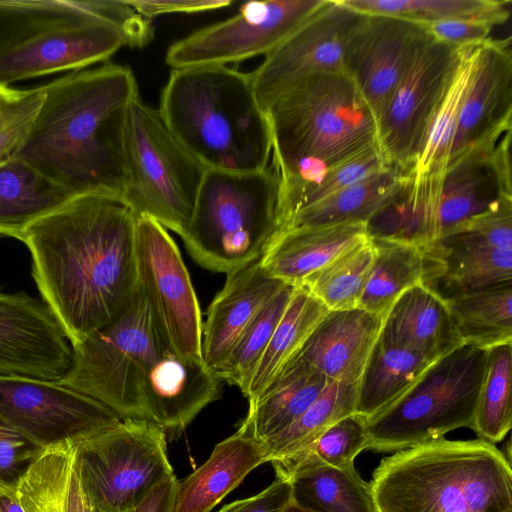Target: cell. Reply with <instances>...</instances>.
Returning <instances> with one entry per match:
<instances>
[{"label":"cell","mask_w":512,"mask_h":512,"mask_svg":"<svg viewBox=\"0 0 512 512\" xmlns=\"http://www.w3.org/2000/svg\"><path fill=\"white\" fill-rule=\"evenodd\" d=\"M283 229L281 182L272 164L247 173L207 169L181 237L196 263L228 273L260 259Z\"/></svg>","instance_id":"6"},{"label":"cell","mask_w":512,"mask_h":512,"mask_svg":"<svg viewBox=\"0 0 512 512\" xmlns=\"http://www.w3.org/2000/svg\"><path fill=\"white\" fill-rule=\"evenodd\" d=\"M285 284L270 276L260 259L227 273L202 326V358L211 370L218 372L246 326Z\"/></svg>","instance_id":"23"},{"label":"cell","mask_w":512,"mask_h":512,"mask_svg":"<svg viewBox=\"0 0 512 512\" xmlns=\"http://www.w3.org/2000/svg\"><path fill=\"white\" fill-rule=\"evenodd\" d=\"M364 14H383L421 25L446 21H483L492 25L509 17V1L500 0H342Z\"/></svg>","instance_id":"38"},{"label":"cell","mask_w":512,"mask_h":512,"mask_svg":"<svg viewBox=\"0 0 512 512\" xmlns=\"http://www.w3.org/2000/svg\"><path fill=\"white\" fill-rule=\"evenodd\" d=\"M478 45L463 48L458 67L431 120L422 151L412 170L429 171L446 167Z\"/></svg>","instance_id":"43"},{"label":"cell","mask_w":512,"mask_h":512,"mask_svg":"<svg viewBox=\"0 0 512 512\" xmlns=\"http://www.w3.org/2000/svg\"><path fill=\"white\" fill-rule=\"evenodd\" d=\"M329 382L310 363L295 356L249 406L240 427L263 443L295 422Z\"/></svg>","instance_id":"29"},{"label":"cell","mask_w":512,"mask_h":512,"mask_svg":"<svg viewBox=\"0 0 512 512\" xmlns=\"http://www.w3.org/2000/svg\"><path fill=\"white\" fill-rule=\"evenodd\" d=\"M139 14L151 18L169 13H196L228 7L231 0H129Z\"/></svg>","instance_id":"50"},{"label":"cell","mask_w":512,"mask_h":512,"mask_svg":"<svg viewBox=\"0 0 512 512\" xmlns=\"http://www.w3.org/2000/svg\"><path fill=\"white\" fill-rule=\"evenodd\" d=\"M379 338L431 361L463 344L446 302L421 283L404 291L391 305Z\"/></svg>","instance_id":"26"},{"label":"cell","mask_w":512,"mask_h":512,"mask_svg":"<svg viewBox=\"0 0 512 512\" xmlns=\"http://www.w3.org/2000/svg\"><path fill=\"white\" fill-rule=\"evenodd\" d=\"M0 512H25L16 485H0Z\"/></svg>","instance_id":"52"},{"label":"cell","mask_w":512,"mask_h":512,"mask_svg":"<svg viewBox=\"0 0 512 512\" xmlns=\"http://www.w3.org/2000/svg\"><path fill=\"white\" fill-rule=\"evenodd\" d=\"M94 512H135V510H133V511H97V510H94Z\"/></svg>","instance_id":"55"},{"label":"cell","mask_w":512,"mask_h":512,"mask_svg":"<svg viewBox=\"0 0 512 512\" xmlns=\"http://www.w3.org/2000/svg\"><path fill=\"white\" fill-rule=\"evenodd\" d=\"M364 13L342 0H325L301 26L265 56L253 72L257 100L265 111L270 102L297 80L318 72H344L347 43Z\"/></svg>","instance_id":"16"},{"label":"cell","mask_w":512,"mask_h":512,"mask_svg":"<svg viewBox=\"0 0 512 512\" xmlns=\"http://www.w3.org/2000/svg\"><path fill=\"white\" fill-rule=\"evenodd\" d=\"M177 481L175 475L161 481L140 502L135 512H173Z\"/></svg>","instance_id":"51"},{"label":"cell","mask_w":512,"mask_h":512,"mask_svg":"<svg viewBox=\"0 0 512 512\" xmlns=\"http://www.w3.org/2000/svg\"><path fill=\"white\" fill-rule=\"evenodd\" d=\"M291 502L289 479L276 474L275 480L260 493L225 505L218 512H283Z\"/></svg>","instance_id":"49"},{"label":"cell","mask_w":512,"mask_h":512,"mask_svg":"<svg viewBox=\"0 0 512 512\" xmlns=\"http://www.w3.org/2000/svg\"><path fill=\"white\" fill-rule=\"evenodd\" d=\"M487 349L462 344L435 360L396 401L367 419V449L397 452L472 428Z\"/></svg>","instance_id":"7"},{"label":"cell","mask_w":512,"mask_h":512,"mask_svg":"<svg viewBox=\"0 0 512 512\" xmlns=\"http://www.w3.org/2000/svg\"><path fill=\"white\" fill-rule=\"evenodd\" d=\"M360 222L283 229L270 243L260 263L272 277L299 286L312 273L366 239Z\"/></svg>","instance_id":"25"},{"label":"cell","mask_w":512,"mask_h":512,"mask_svg":"<svg viewBox=\"0 0 512 512\" xmlns=\"http://www.w3.org/2000/svg\"><path fill=\"white\" fill-rule=\"evenodd\" d=\"M369 483L377 512H512L510 460L478 438L397 451Z\"/></svg>","instance_id":"5"},{"label":"cell","mask_w":512,"mask_h":512,"mask_svg":"<svg viewBox=\"0 0 512 512\" xmlns=\"http://www.w3.org/2000/svg\"><path fill=\"white\" fill-rule=\"evenodd\" d=\"M44 450L0 418V485H17Z\"/></svg>","instance_id":"47"},{"label":"cell","mask_w":512,"mask_h":512,"mask_svg":"<svg viewBox=\"0 0 512 512\" xmlns=\"http://www.w3.org/2000/svg\"><path fill=\"white\" fill-rule=\"evenodd\" d=\"M373 260L374 247L367 237L309 275L299 286L304 287L328 310L357 308Z\"/></svg>","instance_id":"39"},{"label":"cell","mask_w":512,"mask_h":512,"mask_svg":"<svg viewBox=\"0 0 512 512\" xmlns=\"http://www.w3.org/2000/svg\"><path fill=\"white\" fill-rule=\"evenodd\" d=\"M137 281L168 350L202 358V315L189 272L175 241L154 219H136Z\"/></svg>","instance_id":"12"},{"label":"cell","mask_w":512,"mask_h":512,"mask_svg":"<svg viewBox=\"0 0 512 512\" xmlns=\"http://www.w3.org/2000/svg\"><path fill=\"white\" fill-rule=\"evenodd\" d=\"M428 36L424 25L383 14H364L353 32L344 53V73L376 122Z\"/></svg>","instance_id":"18"},{"label":"cell","mask_w":512,"mask_h":512,"mask_svg":"<svg viewBox=\"0 0 512 512\" xmlns=\"http://www.w3.org/2000/svg\"><path fill=\"white\" fill-rule=\"evenodd\" d=\"M127 46L124 36L103 22L53 28L0 51V85L108 60Z\"/></svg>","instance_id":"20"},{"label":"cell","mask_w":512,"mask_h":512,"mask_svg":"<svg viewBox=\"0 0 512 512\" xmlns=\"http://www.w3.org/2000/svg\"><path fill=\"white\" fill-rule=\"evenodd\" d=\"M325 0H266L243 4L239 12L176 41L165 62L172 69L227 65L267 56Z\"/></svg>","instance_id":"14"},{"label":"cell","mask_w":512,"mask_h":512,"mask_svg":"<svg viewBox=\"0 0 512 512\" xmlns=\"http://www.w3.org/2000/svg\"><path fill=\"white\" fill-rule=\"evenodd\" d=\"M400 175L394 168L378 171L301 210L287 227L367 224L390 197Z\"/></svg>","instance_id":"37"},{"label":"cell","mask_w":512,"mask_h":512,"mask_svg":"<svg viewBox=\"0 0 512 512\" xmlns=\"http://www.w3.org/2000/svg\"><path fill=\"white\" fill-rule=\"evenodd\" d=\"M263 463V443L239 427L235 434L215 446L199 468L177 481L173 512H210Z\"/></svg>","instance_id":"27"},{"label":"cell","mask_w":512,"mask_h":512,"mask_svg":"<svg viewBox=\"0 0 512 512\" xmlns=\"http://www.w3.org/2000/svg\"><path fill=\"white\" fill-rule=\"evenodd\" d=\"M386 168L391 167L382 155L378 144L368 148L329 170L316 187L302 200L294 216L301 210L325 199L333 193Z\"/></svg>","instance_id":"45"},{"label":"cell","mask_w":512,"mask_h":512,"mask_svg":"<svg viewBox=\"0 0 512 512\" xmlns=\"http://www.w3.org/2000/svg\"><path fill=\"white\" fill-rule=\"evenodd\" d=\"M3 108H4V107H3ZM1 109H2V108H0V110H1Z\"/></svg>","instance_id":"56"},{"label":"cell","mask_w":512,"mask_h":512,"mask_svg":"<svg viewBox=\"0 0 512 512\" xmlns=\"http://www.w3.org/2000/svg\"><path fill=\"white\" fill-rule=\"evenodd\" d=\"M43 101L44 93L37 87L0 110V166L16 154Z\"/></svg>","instance_id":"46"},{"label":"cell","mask_w":512,"mask_h":512,"mask_svg":"<svg viewBox=\"0 0 512 512\" xmlns=\"http://www.w3.org/2000/svg\"><path fill=\"white\" fill-rule=\"evenodd\" d=\"M72 349L71 368L59 384L101 402L122 420L148 421L142 399L145 378L168 348L139 285L116 319Z\"/></svg>","instance_id":"8"},{"label":"cell","mask_w":512,"mask_h":512,"mask_svg":"<svg viewBox=\"0 0 512 512\" xmlns=\"http://www.w3.org/2000/svg\"><path fill=\"white\" fill-rule=\"evenodd\" d=\"M0 418L43 450L78 444L122 419L101 402L58 382L0 376Z\"/></svg>","instance_id":"15"},{"label":"cell","mask_w":512,"mask_h":512,"mask_svg":"<svg viewBox=\"0 0 512 512\" xmlns=\"http://www.w3.org/2000/svg\"><path fill=\"white\" fill-rule=\"evenodd\" d=\"M445 302L463 344L489 349L512 342V283Z\"/></svg>","instance_id":"35"},{"label":"cell","mask_w":512,"mask_h":512,"mask_svg":"<svg viewBox=\"0 0 512 512\" xmlns=\"http://www.w3.org/2000/svg\"><path fill=\"white\" fill-rule=\"evenodd\" d=\"M422 283L444 301L512 283V200L422 247Z\"/></svg>","instance_id":"11"},{"label":"cell","mask_w":512,"mask_h":512,"mask_svg":"<svg viewBox=\"0 0 512 512\" xmlns=\"http://www.w3.org/2000/svg\"><path fill=\"white\" fill-rule=\"evenodd\" d=\"M43 104L16 154L73 196L122 198L126 124L138 86L130 68L105 64L40 86Z\"/></svg>","instance_id":"2"},{"label":"cell","mask_w":512,"mask_h":512,"mask_svg":"<svg viewBox=\"0 0 512 512\" xmlns=\"http://www.w3.org/2000/svg\"><path fill=\"white\" fill-rule=\"evenodd\" d=\"M434 361L379 337L357 384L356 413L366 419L402 396Z\"/></svg>","instance_id":"32"},{"label":"cell","mask_w":512,"mask_h":512,"mask_svg":"<svg viewBox=\"0 0 512 512\" xmlns=\"http://www.w3.org/2000/svg\"><path fill=\"white\" fill-rule=\"evenodd\" d=\"M78 470L94 510L133 511L161 481L173 476L165 432L137 419L80 442Z\"/></svg>","instance_id":"10"},{"label":"cell","mask_w":512,"mask_h":512,"mask_svg":"<svg viewBox=\"0 0 512 512\" xmlns=\"http://www.w3.org/2000/svg\"><path fill=\"white\" fill-rule=\"evenodd\" d=\"M463 48L437 41L429 33L378 119V146L388 165L400 173L416 163Z\"/></svg>","instance_id":"13"},{"label":"cell","mask_w":512,"mask_h":512,"mask_svg":"<svg viewBox=\"0 0 512 512\" xmlns=\"http://www.w3.org/2000/svg\"><path fill=\"white\" fill-rule=\"evenodd\" d=\"M78 444L44 450L31 464L16 485L25 512H94L79 476Z\"/></svg>","instance_id":"30"},{"label":"cell","mask_w":512,"mask_h":512,"mask_svg":"<svg viewBox=\"0 0 512 512\" xmlns=\"http://www.w3.org/2000/svg\"><path fill=\"white\" fill-rule=\"evenodd\" d=\"M206 170L170 131L159 110L137 97L127 117L122 196L135 215L150 217L181 236Z\"/></svg>","instance_id":"9"},{"label":"cell","mask_w":512,"mask_h":512,"mask_svg":"<svg viewBox=\"0 0 512 512\" xmlns=\"http://www.w3.org/2000/svg\"><path fill=\"white\" fill-rule=\"evenodd\" d=\"M272 166L281 182L284 228L334 167L377 143V122L344 72L307 75L266 107Z\"/></svg>","instance_id":"3"},{"label":"cell","mask_w":512,"mask_h":512,"mask_svg":"<svg viewBox=\"0 0 512 512\" xmlns=\"http://www.w3.org/2000/svg\"><path fill=\"white\" fill-rule=\"evenodd\" d=\"M367 444V419L355 412L330 426L303 452L290 459L276 462L309 461L344 467L354 464L358 454L367 449Z\"/></svg>","instance_id":"44"},{"label":"cell","mask_w":512,"mask_h":512,"mask_svg":"<svg viewBox=\"0 0 512 512\" xmlns=\"http://www.w3.org/2000/svg\"><path fill=\"white\" fill-rule=\"evenodd\" d=\"M291 483L292 502L308 512H377L371 485L354 464L272 463Z\"/></svg>","instance_id":"28"},{"label":"cell","mask_w":512,"mask_h":512,"mask_svg":"<svg viewBox=\"0 0 512 512\" xmlns=\"http://www.w3.org/2000/svg\"><path fill=\"white\" fill-rule=\"evenodd\" d=\"M512 342L487 349L485 372L472 430L478 439L496 444L512 426Z\"/></svg>","instance_id":"40"},{"label":"cell","mask_w":512,"mask_h":512,"mask_svg":"<svg viewBox=\"0 0 512 512\" xmlns=\"http://www.w3.org/2000/svg\"><path fill=\"white\" fill-rule=\"evenodd\" d=\"M91 21L82 0L0 1V51L53 28Z\"/></svg>","instance_id":"41"},{"label":"cell","mask_w":512,"mask_h":512,"mask_svg":"<svg viewBox=\"0 0 512 512\" xmlns=\"http://www.w3.org/2000/svg\"><path fill=\"white\" fill-rule=\"evenodd\" d=\"M357 384L330 381L295 422L263 442L266 462L283 461L298 455L334 423L355 413Z\"/></svg>","instance_id":"36"},{"label":"cell","mask_w":512,"mask_h":512,"mask_svg":"<svg viewBox=\"0 0 512 512\" xmlns=\"http://www.w3.org/2000/svg\"><path fill=\"white\" fill-rule=\"evenodd\" d=\"M72 360V344L43 300L0 292V376L60 382Z\"/></svg>","instance_id":"17"},{"label":"cell","mask_w":512,"mask_h":512,"mask_svg":"<svg viewBox=\"0 0 512 512\" xmlns=\"http://www.w3.org/2000/svg\"><path fill=\"white\" fill-rule=\"evenodd\" d=\"M286 283L254 316L237 339L216 375L221 381L237 386L243 395L294 292Z\"/></svg>","instance_id":"42"},{"label":"cell","mask_w":512,"mask_h":512,"mask_svg":"<svg viewBox=\"0 0 512 512\" xmlns=\"http://www.w3.org/2000/svg\"><path fill=\"white\" fill-rule=\"evenodd\" d=\"M27 90H17L9 86L0 85V108H3L26 94Z\"/></svg>","instance_id":"53"},{"label":"cell","mask_w":512,"mask_h":512,"mask_svg":"<svg viewBox=\"0 0 512 512\" xmlns=\"http://www.w3.org/2000/svg\"><path fill=\"white\" fill-rule=\"evenodd\" d=\"M221 382L203 359H185L165 350L152 363L143 386L148 421L165 434L180 433L219 398Z\"/></svg>","instance_id":"22"},{"label":"cell","mask_w":512,"mask_h":512,"mask_svg":"<svg viewBox=\"0 0 512 512\" xmlns=\"http://www.w3.org/2000/svg\"><path fill=\"white\" fill-rule=\"evenodd\" d=\"M511 129L447 163L440 191L438 238L452 227L512 200Z\"/></svg>","instance_id":"19"},{"label":"cell","mask_w":512,"mask_h":512,"mask_svg":"<svg viewBox=\"0 0 512 512\" xmlns=\"http://www.w3.org/2000/svg\"><path fill=\"white\" fill-rule=\"evenodd\" d=\"M158 110L206 169L247 173L270 166V125L251 73L227 65L172 69Z\"/></svg>","instance_id":"4"},{"label":"cell","mask_w":512,"mask_h":512,"mask_svg":"<svg viewBox=\"0 0 512 512\" xmlns=\"http://www.w3.org/2000/svg\"><path fill=\"white\" fill-rule=\"evenodd\" d=\"M73 195L15 156L0 166V235L19 239L32 222Z\"/></svg>","instance_id":"31"},{"label":"cell","mask_w":512,"mask_h":512,"mask_svg":"<svg viewBox=\"0 0 512 512\" xmlns=\"http://www.w3.org/2000/svg\"><path fill=\"white\" fill-rule=\"evenodd\" d=\"M437 41L454 47L483 43L494 25L483 21L446 20L424 25Z\"/></svg>","instance_id":"48"},{"label":"cell","mask_w":512,"mask_h":512,"mask_svg":"<svg viewBox=\"0 0 512 512\" xmlns=\"http://www.w3.org/2000/svg\"><path fill=\"white\" fill-rule=\"evenodd\" d=\"M512 128V54L509 40L479 44L448 162Z\"/></svg>","instance_id":"21"},{"label":"cell","mask_w":512,"mask_h":512,"mask_svg":"<svg viewBox=\"0 0 512 512\" xmlns=\"http://www.w3.org/2000/svg\"><path fill=\"white\" fill-rule=\"evenodd\" d=\"M283 512H308V511L298 507L293 502H291V504Z\"/></svg>","instance_id":"54"},{"label":"cell","mask_w":512,"mask_h":512,"mask_svg":"<svg viewBox=\"0 0 512 512\" xmlns=\"http://www.w3.org/2000/svg\"><path fill=\"white\" fill-rule=\"evenodd\" d=\"M383 318L359 307L328 310L296 356L330 381L358 383Z\"/></svg>","instance_id":"24"},{"label":"cell","mask_w":512,"mask_h":512,"mask_svg":"<svg viewBox=\"0 0 512 512\" xmlns=\"http://www.w3.org/2000/svg\"><path fill=\"white\" fill-rule=\"evenodd\" d=\"M370 239L374 260L358 307L383 318L404 291L422 283L424 259L421 248L413 244Z\"/></svg>","instance_id":"34"},{"label":"cell","mask_w":512,"mask_h":512,"mask_svg":"<svg viewBox=\"0 0 512 512\" xmlns=\"http://www.w3.org/2000/svg\"><path fill=\"white\" fill-rule=\"evenodd\" d=\"M136 219L122 198L86 193L21 232L37 288L72 345L130 304L138 285Z\"/></svg>","instance_id":"1"},{"label":"cell","mask_w":512,"mask_h":512,"mask_svg":"<svg viewBox=\"0 0 512 512\" xmlns=\"http://www.w3.org/2000/svg\"><path fill=\"white\" fill-rule=\"evenodd\" d=\"M328 309L304 287L296 286L252 375L244 396L249 406L298 354Z\"/></svg>","instance_id":"33"}]
</instances>
